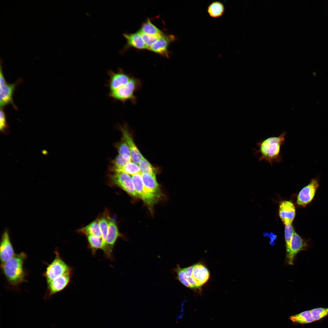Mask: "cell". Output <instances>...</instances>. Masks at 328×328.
<instances>
[{
  "mask_svg": "<svg viewBox=\"0 0 328 328\" xmlns=\"http://www.w3.org/2000/svg\"><path fill=\"white\" fill-rule=\"evenodd\" d=\"M108 224L106 243L109 249L112 251L114 245L118 238L120 236L117 225L109 214Z\"/></svg>",
  "mask_w": 328,
  "mask_h": 328,
  "instance_id": "cell-19",
  "label": "cell"
},
{
  "mask_svg": "<svg viewBox=\"0 0 328 328\" xmlns=\"http://www.w3.org/2000/svg\"><path fill=\"white\" fill-rule=\"evenodd\" d=\"M310 311L315 321L319 320L328 315V307L316 308Z\"/></svg>",
  "mask_w": 328,
  "mask_h": 328,
  "instance_id": "cell-31",
  "label": "cell"
},
{
  "mask_svg": "<svg viewBox=\"0 0 328 328\" xmlns=\"http://www.w3.org/2000/svg\"><path fill=\"white\" fill-rule=\"evenodd\" d=\"M286 133L283 132L278 136L269 137L257 143L258 149L256 150V153L260 154L259 161L265 160L271 165L274 162L279 163L281 161V149L285 142Z\"/></svg>",
  "mask_w": 328,
  "mask_h": 328,
  "instance_id": "cell-1",
  "label": "cell"
},
{
  "mask_svg": "<svg viewBox=\"0 0 328 328\" xmlns=\"http://www.w3.org/2000/svg\"><path fill=\"white\" fill-rule=\"evenodd\" d=\"M289 318L294 323L305 324L315 321L310 310L305 311L291 316Z\"/></svg>",
  "mask_w": 328,
  "mask_h": 328,
  "instance_id": "cell-24",
  "label": "cell"
},
{
  "mask_svg": "<svg viewBox=\"0 0 328 328\" xmlns=\"http://www.w3.org/2000/svg\"><path fill=\"white\" fill-rule=\"evenodd\" d=\"M109 214L107 210L101 216L97 218L101 233L102 239L104 244L108 247L106 243V239L108 229Z\"/></svg>",
  "mask_w": 328,
  "mask_h": 328,
  "instance_id": "cell-26",
  "label": "cell"
},
{
  "mask_svg": "<svg viewBox=\"0 0 328 328\" xmlns=\"http://www.w3.org/2000/svg\"><path fill=\"white\" fill-rule=\"evenodd\" d=\"M71 272L58 277L47 283L48 292L45 296L46 299L62 291L68 285L70 281Z\"/></svg>",
  "mask_w": 328,
  "mask_h": 328,
  "instance_id": "cell-10",
  "label": "cell"
},
{
  "mask_svg": "<svg viewBox=\"0 0 328 328\" xmlns=\"http://www.w3.org/2000/svg\"><path fill=\"white\" fill-rule=\"evenodd\" d=\"M132 161L130 155L118 154L110 163L109 170L112 173L116 172Z\"/></svg>",
  "mask_w": 328,
  "mask_h": 328,
  "instance_id": "cell-22",
  "label": "cell"
},
{
  "mask_svg": "<svg viewBox=\"0 0 328 328\" xmlns=\"http://www.w3.org/2000/svg\"><path fill=\"white\" fill-rule=\"evenodd\" d=\"M117 172H123L132 176L140 173L139 166L132 161L128 163Z\"/></svg>",
  "mask_w": 328,
  "mask_h": 328,
  "instance_id": "cell-27",
  "label": "cell"
},
{
  "mask_svg": "<svg viewBox=\"0 0 328 328\" xmlns=\"http://www.w3.org/2000/svg\"><path fill=\"white\" fill-rule=\"evenodd\" d=\"M295 231L292 224L285 225V238L286 253L289 250L291 240Z\"/></svg>",
  "mask_w": 328,
  "mask_h": 328,
  "instance_id": "cell-29",
  "label": "cell"
},
{
  "mask_svg": "<svg viewBox=\"0 0 328 328\" xmlns=\"http://www.w3.org/2000/svg\"><path fill=\"white\" fill-rule=\"evenodd\" d=\"M131 177L135 189L139 198L149 207H152L159 199L146 190L144 186L140 173L132 176Z\"/></svg>",
  "mask_w": 328,
  "mask_h": 328,
  "instance_id": "cell-8",
  "label": "cell"
},
{
  "mask_svg": "<svg viewBox=\"0 0 328 328\" xmlns=\"http://www.w3.org/2000/svg\"><path fill=\"white\" fill-rule=\"evenodd\" d=\"M108 178L111 185L118 187L132 197L139 198L129 175L123 172H114L109 174Z\"/></svg>",
  "mask_w": 328,
  "mask_h": 328,
  "instance_id": "cell-4",
  "label": "cell"
},
{
  "mask_svg": "<svg viewBox=\"0 0 328 328\" xmlns=\"http://www.w3.org/2000/svg\"><path fill=\"white\" fill-rule=\"evenodd\" d=\"M26 255L23 252L15 254L10 259L1 264L3 272L8 282L16 286L25 282L23 264Z\"/></svg>",
  "mask_w": 328,
  "mask_h": 328,
  "instance_id": "cell-2",
  "label": "cell"
},
{
  "mask_svg": "<svg viewBox=\"0 0 328 328\" xmlns=\"http://www.w3.org/2000/svg\"><path fill=\"white\" fill-rule=\"evenodd\" d=\"M140 31L145 34L159 38L163 35L162 31L155 26L149 19L142 24Z\"/></svg>",
  "mask_w": 328,
  "mask_h": 328,
  "instance_id": "cell-23",
  "label": "cell"
},
{
  "mask_svg": "<svg viewBox=\"0 0 328 328\" xmlns=\"http://www.w3.org/2000/svg\"><path fill=\"white\" fill-rule=\"evenodd\" d=\"M77 231L78 233L85 236L92 235L102 238L101 233L97 218L87 225L78 229Z\"/></svg>",
  "mask_w": 328,
  "mask_h": 328,
  "instance_id": "cell-21",
  "label": "cell"
},
{
  "mask_svg": "<svg viewBox=\"0 0 328 328\" xmlns=\"http://www.w3.org/2000/svg\"><path fill=\"white\" fill-rule=\"evenodd\" d=\"M210 276V273L208 268L204 265L199 262L193 265L192 275L189 277L195 282L199 289H200L201 287L208 281Z\"/></svg>",
  "mask_w": 328,
  "mask_h": 328,
  "instance_id": "cell-13",
  "label": "cell"
},
{
  "mask_svg": "<svg viewBox=\"0 0 328 328\" xmlns=\"http://www.w3.org/2000/svg\"><path fill=\"white\" fill-rule=\"evenodd\" d=\"M142 86L141 80L132 76L126 84L114 91H109L108 95L115 100L123 103L130 101L134 104H136L137 98L135 94V92L140 89Z\"/></svg>",
  "mask_w": 328,
  "mask_h": 328,
  "instance_id": "cell-3",
  "label": "cell"
},
{
  "mask_svg": "<svg viewBox=\"0 0 328 328\" xmlns=\"http://www.w3.org/2000/svg\"><path fill=\"white\" fill-rule=\"evenodd\" d=\"M90 248L94 252L98 249L102 250L107 256L111 258L112 252L104 244L102 238L92 235L86 236Z\"/></svg>",
  "mask_w": 328,
  "mask_h": 328,
  "instance_id": "cell-20",
  "label": "cell"
},
{
  "mask_svg": "<svg viewBox=\"0 0 328 328\" xmlns=\"http://www.w3.org/2000/svg\"><path fill=\"white\" fill-rule=\"evenodd\" d=\"M0 249V257L1 264H3L15 254L11 241L8 231L5 230L2 236Z\"/></svg>",
  "mask_w": 328,
  "mask_h": 328,
  "instance_id": "cell-12",
  "label": "cell"
},
{
  "mask_svg": "<svg viewBox=\"0 0 328 328\" xmlns=\"http://www.w3.org/2000/svg\"><path fill=\"white\" fill-rule=\"evenodd\" d=\"M19 82L17 81L12 84L6 83L0 86V105L1 108L7 104L11 103L15 108V106L12 101V95L14 90Z\"/></svg>",
  "mask_w": 328,
  "mask_h": 328,
  "instance_id": "cell-18",
  "label": "cell"
},
{
  "mask_svg": "<svg viewBox=\"0 0 328 328\" xmlns=\"http://www.w3.org/2000/svg\"><path fill=\"white\" fill-rule=\"evenodd\" d=\"M279 216L285 225L291 224L295 215V208L293 204L289 201H283L279 205Z\"/></svg>",
  "mask_w": 328,
  "mask_h": 328,
  "instance_id": "cell-16",
  "label": "cell"
},
{
  "mask_svg": "<svg viewBox=\"0 0 328 328\" xmlns=\"http://www.w3.org/2000/svg\"><path fill=\"white\" fill-rule=\"evenodd\" d=\"M138 166L140 173H145L156 175L154 168L144 156L139 163Z\"/></svg>",
  "mask_w": 328,
  "mask_h": 328,
  "instance_id": "cell-28",
  "label": "cell"
},
{
  "mask_svg": "<svg viewBox=\"0 0 328 328\" xmlns=\"http://www.w3.org/2000/svg\"><path fill=\"white\" fill-rule=\"evenodd\" d=\"M309 247L307 243L295 231L292 236L288 251L286 253L285 261L287 264L294 265V261L297 254L300 251L306 250Z\"/></svg>",
  "mask_w": 328,
  "mask_h": 328,
  "instance_id": "cell-7",
  "label": "cell"
},
{
  "mask_svg": "<svg viewBox=\"0 0 328 328\" xmlns=\"http://www.w3.org/2000/svg\"><path fill=\"white\" fill-rule=\"evenodd\" d=\"M118 127L122 134V137L129 146L132 161L138 165L143 156L135 144L128 126L125 124L119 125Z\"/></svg>",
  "mask_w": 328,
  "mask_h": 328,
  "instance_id": "cell-9",
  "label": "cell"
},
{
  "mask_svg": "<svg viewBox=\"0 0 328 328\" xmlns=\"http://www.w3.org/2000/svg\"><path fill=\"white\" fill-rule=\"evenodd\" d=\"M319 186L316 179H312L310 183L300 191L297 196V204L303 206L310 203L313 199Z\"/></svg>",
  "mask_w": 328,
  "mask_h": 328,
  "instance_id": "cell-11",
  "label": "cell"
},
{
  "mask_svg": "<svg viewBox=\"0 0 328 328\" xmlns=\"http://www.w3.org/2000/svg\"><path fill=\"white\" fill-rule=\"evenodd\" d=\"M225 10L224 4L219 1H215L210 4L207 11L209 15L213 18H217L222 16Z\"/></svg>",
  "mask_w": 328,
  "mask_h": 328,
  "instance_id": "cell-25",
  "label": "cell"
},
{
  "mask_svg": "<svg viewBox=\"0 0 328 328\" xmlns=\"http://www.w3.org/2000/svg\"><path fill=\"white\" fill-rule=\"evenodd\" d=\"M175 39V37L173 35H163L148 49L168 58V46L169 44Z\"/></svg>",
  "mask_w": 328,
  "mask_h": 328,
  "instance_id": "cell-14",
  "label": "cell"
},
{
  "mask_svg": "<svg viewBox=\"0 0 328 328\" xmlns=\"http://www.w3.org/2000/svg\"><path fill=\"white\" fill-rule=\"evenodd\" d=\"M109 77L106 84L109 91L117 89L128 83L132 76L124 72L121 68H119L117 71L114 72L109 70L107 72Z\"/></svg>",
  "mask_w": 328,
  "mask_h": 328,
  "instance_id": "cell-6",
  "label": "cell"
},
{
  "mask_svg": "<svg viewBox=\"0 0 328 328\" xmlns=\"http://www.w3.org/2000/svg\"><path fill=\"white\" fill-rule=\"evenodd\" d=\"M138 31L144 43L147 46L148 49L159 38L145 34L140 30Z\"/></svg>",
  "mask_w": 328,
  "mask_h": 328,
  "instance_id": "cell-33",
  "label": "cell"
},
{
  "mask_svg": "<svg viewBox=\"0 0 328 328\" xmlns=\"http://www.w3.org/2000/svg\"><path fill=\"white\" fill-rule=\"evenodd\" d=\"M123 35L126 39L127 43L124 48L120 51V53H123L130 47L139 49H148L139 31L133 33H124Z\"/></svg>",
  "mask_w": 328,
  "mask_h": 328,
  "instance_id": "cell-17",
  "label": "cell"
},
{
  "mask_svg": "<svg viewBox=\"0 0 328 328\" xmlns=\"http://www.w3.org/2000/svg\"><path fill=\"white\" fill-rule=\"evenodd\" d=\"M114 146L118 152L119 154L121 155H130L129 146L123 137L120 142L115 144Z\"/></svg>",
  "mask_w": 328,
  "mask_h": 328,
  "instance_id": "cell-30",
  "label": "cell"
},
{
  "mask_svg": "<svg viewBox=\"0 0 328 328\" xmlns=\"http://www.w3.org/2000/svg\"><path fill=\"white\" fill-rule=\"evenodd\" d=\"M55 252V258L49 265L43 274L47 283L58 277L71 272L70 268L61 258L58 251L56 250Z\"/></svg>",
  "mask_w": 328,
  "mask_h": 328,
  "instance_id": "cell-5",
  "label": "cell"
},
{
  "mask_svg": "<svg viewBox=\"0 0 328 328\" xmlns=\"http://www.w3.org/2000/svg\"><path fill=\"white\" fill-rule=\"evenodd\" d=\"M0 130L5 135L9 133V126L6 122L5 112L2 108L0 111Z\"/></svg>",
  "mask_w": 328,
  "mask_h": 328,
  "instance_id": "cell-32",
  "label": "cell"
},
{
  "mask_svg": "<svg viewBox=\"0 0 328 328\" xmlns=\"http://www.w3.org/2000/svg\"><path fill=\"white\" fill-rule=\"evenodd\" d=\"M141 174L146 190L160 199L162 194L156 179V175L145 173H141Z\"/></svg>",
  "mask_w": 328,
  "mask_h": 328,
  "instance_id": "cell-15",
  "label": "cell"
}]
</instances>
